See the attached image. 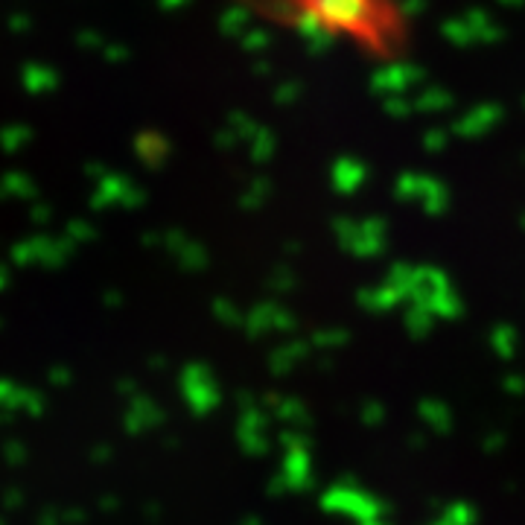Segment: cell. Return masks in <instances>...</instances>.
<instances>
[{"label": "cell", "instance_id": "cell-1", "mask_svg": "<svg viewBox=\"0 0 525 525\" xmlns=\"http://www.w3.org/2000/svg\"><path fill=\"white\" fill-rule=\"evenodd\" d=\"M278 18L295 20L333 38H351L371 56H385L406 44V20L397 0H257Z\"/></svg>", "mask_w": 525, "mask_h": 525}]
</instances>
